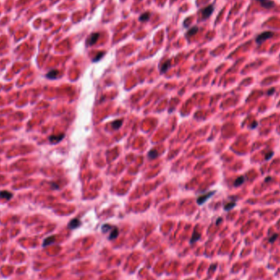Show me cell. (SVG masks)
Here are the masks:
<instances>
[{
  "label": "cell",
  "instance_id": "cell-1",
  "mask_svg": "<svg viewBox=\"0 0 280 280\" xmlns=\"http://www.w3.org/2000/svg\"><path fill=\"white\" fill-rule=\"evenodd\" d=\"M274 35V33L271 32V31H265L263 33H261L260 35L256 37L255 39V41L258 44H260L261 43L265 42V40H267L268 39H270L272 36Z\"/></svg>",
  "mask_w": 280,
  "mask_h": 280
},
{
  "label": "cell",
  "instance_id": "cell-2",
  "mask_svg": "<svg viewBox=\"0 0 280 280\" xmlns=\"http://www.w3.org/2000/svg\"><path fill=\"white\" fill-rule=\"evenodd\" d=\"M214 193H215V191H213V192H209V193H205V194H202V195H201L200 197L198 198L197 202H198V205H202V204L205 203V202H206V201H207V200H208L211 196H213Z\"/></svg>",
  "mask_w": 280,
  "mask_h": 280
},
{
  "label": "cell",
  "instance_id": "cell-3",
  "mask_svg": "<svg viewBox=\"0 0 280 280\" xmlns=\"http://www.w3.org/2000/svg\"><path fill=\"white\" fill-rule=\"evenodd\" d=\"M99 35H100L98 33H93V34L90 35L89 37L88 38V40H87V45L92 46L95 44L97 43V41L98 40V39H99Z\"/></svg>",
  "mask_w": 280,
  "mask_h": 280
},
{
  "label": "cell",
  "instance_id": "cell-4",
  "mask_svg": "<svg viewBox=\"0 0 280 280\" xmlns=\"http://www.w3.org/2000/svg\"><path fill=\"white\" fill-rule=\"evenodd\" d=\"M213 11H214V7H213V6L212 5L207 6L206 7L203 8V9L202 10V12H202V17H203L204 19L208 18L209 16L212 14Z\"/></svg>",
  "mask_w": 280,
  "mask_h": 280
},
{
  "label": "cell",
  "instance_id": "cell-5",
  "mask_svg": "<svg viewBox=\"0 0 280 280\" xmlns=\"http://www.w3.org/2000/svg\"><path fill=\"white\" fill-rule=\"evenodd\" d=\"M258 1L260 3V5L262 6L265 8H272L275 7V3L272 0H256Z\"/></svg>",
  "mask_w": 280,
  "mask_h": 280
},
{
  "label": "cell",
  "instance_id": "cell-6",
  "mask_svg": "<svg viewBox=\"0 0 280 280\" xmlns=\"http://www.w3.org/2000/svg\"><path fill=\"white\" fill-rule=\"evenodd\" d=\"M65 137V135L63 134H57V135H51L50 137L48 138L49 142L52 143H59L61 140H62V138Z\"/></svg>",
  "mask_w": 280,
  "mask_h": 280
},
{
  "label": "cell",
  "instance_id": "cell-7",
  "mask_svg": "<svg viewBox=\"0 0 280 280\" xmlns=\"http://www.w3.org/2000/svg\"><path fill=\"white\" fill-rule=\"evenodd\" d=\"M81 224L80 220L78 219H73L70 221V223L68 224V228L70 229H75L79 228Z\"/></svg>",
  "mask_w": 280,
  "mask_h": 280
},
{
  "label": "cell",
  "instance_id": "cell-8",
  "mask_svg": "<svg viewBox=\"0 0 280 280\" xmlns=\"http://www.w3.org/2000/svg\"><path fill=\"white\" fill-rule=\"evenodd\" d=\"M170 60L166 61L164 63H163L162 65L161 66V67H160V69H161V73L163 74V73L166 72L167 71H168V69L170 68Z\"/></svg>",
  "mask_w": 280,
  "mask_h": 280
},
{
  "label": "cell",
  "instance_id": "cell-9",
  "mask_svg": "<svg viewBox=\"0 0 280 280\" xmlns=\"http://www.w3.org/2000/svg\"><path fill=\"white\" fill-rule=\"evenodd\" d=\"M12 197V194L7 192V191H1L0 192V198L2 199H7V200H10Z\"/></svg>",
  "mask_w": 280,
  "mask_h": 280
},
{
  "label": "cell",
  "instance_id": "cell-10",
  "mask_svg": "<svg viewBox=\"0 0 280 280\" xmlns=\"http://www.w3.org/2000/svg\"><path fill=\"white\" fill-rule=\"evenodd\" d=\"M118 234H119V230H118V229L116 227H113L112 229V232L110 234V236H109V239L112 240L116 238Z\"/></svg>",
  "mask_w": 280,
  "mask_h": 280
},
{
  "label": "cell",
  "instance_id": "cell-11",
  "mask_svg": "<svg viewBox=\"0 0 280 280\" xmlns=\"http://www.w3.org/2000/svg\"><path fill=\"white\" fill-rule=\"evenodd\" d=\"M54 241H55V236H50V237H48V238L44 239V243H43V247H47L48 245L52 244V243H54Z\"/></svg>",
  "mask_w": 280,
  "mask_h": 280
},
{
  "label": "cell",
  "instance_id": "cell-12",
  "mask_svg": "<svg viewBox=\"0 0 280 280\" xmlns=\"http://www.w3.org/2000/svg\"><path fill=\"white\" fill-rule=\"evenodd\" d=\"M57 76H58V71H57V70H52V71H50V72L46 75L47 78L52 79V80L56 79Z\"/></svg>",
  "mask_w": 280,
  "mask_h": 280
},
{
  "label": "cell",
  "instance_id": "cell-13",
  "mask_svg": "<svg viewBox=\"0 0 280 280\" xmlns=\"http://www.w3.org/2000/svg\"><path fill=\"white\" fill-rule=\"evenodd\" d=\"M245 182V178L244 176H239L238 178H237V179L235 180L234 182V186L235 187H238L240 185H242L243 183Z\"/></svg>",
  "mask_w": 280,
  "mask_h": 280
},
{
  "label": "cell",
  "instance_id": "cell-14",
  "mask_svg": "<svg viewBox=\"0 0 280 280\" xmlns=\"http://www.w3.org/2000/svg\"><path fill=\"white\" fill-rule=\"evenodd\" d=\"M150 16H151V14L149 13V12H145V13H143V14H142V15L140 16V17H139V20L140 21H147V20H149V18H150Z\"/></svg>",
  "mask_w": 280,
  "mask_h": 280
},
{
  "label": "cell",
  "instance_id": "cell-15",
  "mask_svg": "<svg viewBox=\"0 0 280 280\" xmlns=\"http://www.w3.org/2000/svg\"><path fill=\"white\" fill-rule=\"evenodd\" d=\"M158 157V153L156 151V150H151L149 153H148V158L149 159H155Z\"/></svg>",
  "mask_w": 280,
  "mask_h": 280
},
{
  "label": "cell",
  "instance_id": "cell-16",
  "mask_svg": "<svg viewBox=\"0 0 280 280\" xmlns=\"http://www.w3.org/2000/svg\"><path fill=\"white\" fill-rule=\"evenodd\" d=\"M198 27H193V28L190 29V30L188 31V33H187V36H188V37H190V36H193L194 35H196V34H197V32H198Z\"/></svg>",
  "mask_w": 280,
  "mask_h": 280
},
{
  "label": "cell",
  "instance_id": "cell-17",
  "mask_svg": "<svg viewBox=\"0 0 280 280\" xmlns=\"http://www.w3.org/2000/svg\"><path fill=\"white\" fill-rule=\"evenodd\" d=\"M122 125V121H120V120H117L116 121H114V123L112 124V128L114 129H118L119 128L121 127V125Z\"/></svg>",
  "mask_w": 280,
  "mask_h": 280
},
{
  "label": "cell",
  "instance_id": "cell-18",
  "mask_svg": "<svg viewBox=\"0 0 280 280\" xmlns=\"http://www.w3.org/2000/svg\"><path fill=\"white\" fill-rule=\"evenodd\" d=\"M104 55H105V52H98L97 55L93 57V61H95V62H96V61H98L100 59H101V58H102V57L104 56Z\"/></svg>",
  "mask_w": 280,
  "mask_h": 280
},
{
  "label": "cell",
  "instance_id": "cell-19",
  "mask_svg": "<svg viewBox=\"0 0 280 280\" xmlns=\"http://www.w3.org/2000/svg\"><path fill=\"white\" fill-rule=\"evenodd\" d=\"M235 206H236V203H235L234 202L227 203L225 206H224V210H225V211H229V210H231V209L234 208Z\"/></svg>",
  "mask_w": 280,
  "mask_h": 280
},
{
  "label": "cell",
  "instance_id": "cell-20",
  "mask_svg": "<svg viewBox=\"0 0 280 280\" xmlns=\"http://www.w3.org/2000/svg\"><path fill=\"white\" fill-rule=\"evenodd\" d=\"M199 238H200V234H199V233H197V232L195 231L193 235V238H192V239H191V243H195V242H196V241H198Z\"/></svg>",
  "mask_w": 280,
  "mask_h": 280
},
{
  "label": "cell",
  "instance_id": "cell-21",
  "mask_svg": "<svg viewBox=\"0 0 280 280\" xmlns=\"http://www.w3.org/2000/svg\"><path fill=\"white\" fill-rule=\"evenodd\" d=\"M273 156H274V153H273L272 151H270V152H269V153L265 155V159L266 160V161H269V160H270L271 158L273 157Z\"/></svg>",
  "mask_w": 280,
  "mask_h": 280
},
{
  "label": "cell",
  "instance_id": "cell-22",
  "mask_svg": "<svg viewBox=\"0 0 280 280\" xmlns=\"http://www.w3.org/2000/svg\"><path fill=\"white\" fill-rule=\"evenodd\" d=\"M277 238H278V234H274L271 238H270V239H269V242L270 243H274L275 242V240L277 239Z\"/></svg>",
  "mask_w": 280,
  "mask_h": 280
},
{
  "label": "cell",
  "instance_id": "cell-23",
  "mask_svg": "<svg viewBox=\"0 0 280 280\" xmlns=\"http://www.w3.org/2000/svg\"><path fill=\"white\" fill-rule=\"evenodd\" d=\"M257 125H258V123L256 122V121H254V122L251 124V129H255V128L257 127Z\"/></svg>",
  "mask_w": 280,
  "mask_h": 280
},
{
  "label": "cell",
  "instance_id": "cell-24",
  "mask_svg": "<svg viewBox=\"0 0 280 280\" xmlns=\"http://www.w3.org/2000/svg\"><path fill=\"white\" fill-rule=\"evenodd\" d=\"M275 91V89H270V90L267 92V94H268V95H271V94H272V93H273Z\"/></svg>",
  "mask_w": 280,
  "mask_h": 280
},
{
  "label": "cell",
  "instance_id": "cell-25",
  "mask_svg": "<svg viewBox=\"0 0 280 280\" xmlns=\"http://www.w3.org/2000/svg\"><path fill=\"white\" fill-rule=\"evenodd\" d=\"M270 178H271L270 177H267V178H265V181H268V180H270Z\"/></svg>",
  "mask_w": 280,
  "mask_h": 280
},
{
  "label": "cell",
  "instance_id": "cell-26",
  "mask_svg": "<svg viewBox=\"0 0 280 280\" xmlns=\"http://www.w3.org/2000/svg\"><path fill=\"white\" fill-rule=\"evenodd\" d=\"M220 220H221V219H220V218H219V219H218V220H217V223H216V224H219V221H220Z\"/></svg>",
  "mask_w": 280,
  "mask_h": 280
}]
</instances>
